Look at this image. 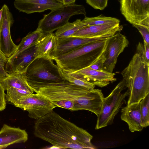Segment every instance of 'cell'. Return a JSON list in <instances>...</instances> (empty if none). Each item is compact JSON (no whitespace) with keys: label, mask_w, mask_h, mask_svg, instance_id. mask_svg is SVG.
I'll return each mask as SVG.
<instances>
[{"label":"cell","mask_w":149,"mask_h":149,"mask_svg":"<svg viewBox=\"0 0 149 149\" xmlns=\"http://www.w3.org/2000/svg\"><path fill=\"white\" fill-rule=\"evenodd\" d=\"M34 134L56 148H95L92 135L53 111L36 121Z\"/></svg>","instance_id":"obj_1"},{"label":"cell","mask_w":149,"mask_h":149,"mask_svg":"<svg viewBox=\"0 0 149 149\" xmlns=\"http://www.w3.org/2000/svg\"><path fill=\"white\" fill-rule=\"evenodd\" d=\"M108 38L89 42L66 54L51 59L63 72L78 71L90 66L102 56Z\"/></svg>","instance_id":"obj_2"},{"label":"cell","mask_w":149,"mask_h":149,"mask_svg":"<svg viewBox=\"0 0 149 149\" xmlns=\"http://www.w3.org/2000/svg\"><path fill=\"white\" fill-rule=\"evenodd\" d=\"M149 65L136 53L121 72L129 92L127 105L139 102L149 94Z\"/></svg>","instance_id":"obj_3"},{"label":"cell","mask_w":149,"mask_h":149,"mask_svg":"<svg viewBox=\"0 0 149 149\" xmlns=\"http://www.w3.org/2000/svg\"><path fill=\"white\" fill-rule=\"evenodd\" d=\"M24 74L28 84L33 90L44 84L67 81L61 69L50 58H35L28 66Z\"/></svg>","instance_id":"obj_4"},{"label":"cell","mask_w":149,"mask_h":149,"mask_svg":"<svg viewBox=\"0 0 149 149\" xmlns=\"http://www.w3.org/2000/svg\"><path fill=\"white\" fill-rule=\"evenodd\" d=\"M90 90L67 80L63 82L44 84L34 89L33 91L49 99L57 107L63 102L74 101Z\"/></svg>","instance_id":"obj_5"},{"label":"cell","mask_w":149,"mask_h":149,"mask_svg":"<svg viewBox=\"0 0 149 149\" xmlns=\"http://www.w3.org/2000/svg\"><path fill=\"white\" fill-rule=\"evenodd\" d=\"M125 87V82L122 80L107 97H104L101 111L97 116L96 130L113 123L116 115L123 104L125 103V97L129 95L128 90L124 93H121Z\"/></svg>","instance_id":"obj_6"},{"label":"cell","mask_w":149,"mask_h":149,"mask_svg":"<svg viewBox=\"0 0 149 149\" xmlns=\"http://www.w3.org/2000/svg\"><path fill=\"white\" fill-rule=\"evenodd\" d=\"M86 14L85 8L82 5L73 4L63 5L44 15L39 22L37 29L43 34L53 32L68 22L72 16L83 14L85 16Z\"/></svg>","instance_id":"obj_7"},{"label":"cell","mask_w":149,"mask_h":149,"mask_svg":"<svg viewBox=\"0 0 149 149\" xmlns=\"http://www.w3.org/2000/svg\"><path fill=\"white\" fill-rule=\"evenodd\" d=\"M120 11L131 24L149 27V0H120Z\"/></svg>","instance_id":"obj_8"},{"label":"cell","mask_w":149,"mask_h":149,"mask_svg":"<svg viewBox=\"0 0 149 149\" xmlns=\"http://www.w3.org/2000/svg\"><path fill=\"white\" fill-rule=\"evenodd\" d=\"M14 105L27 111L29 117L37 120L52 111L56 107L49 99L36 93L22 98Z\"/></svg>","instance_id":"obj_9"},{"label":"cell","mask_w":149,"mask_h":149,"mask_svg":"<svg viewBox=\"0 0 149 149\" xmlns=\"http://www.w3.org/2000/svg\"><path fill=\"white\" fill-rule=\"evenodd\" d=\"M129 44V41L126 37L119 32L108 38L102 54L104 59L103 70L113 73L118 56Z\"/></svg>","instance_id":"obj_10"},{"label":"cell","mask_w":149,"mask_h":149,"mask_svg":"<svg viewBox=\"0 0 149 149\" xmlns=\"http://www.w3.org/2000/svg\"><path fill=\"white\" fill-rule=\"evenodd\" d=\"M3 9V21L0 33V50L7 58L15 53L17 45L13 42L11 37L10 27L14 22L12 15L8 6L4 4Z\"/></svg>","instance_id":"obj_11"},{"label":"cell","mask_w":149,"mask_h":149,"mask_svg":"<svg viewBox=\"0 0 149 149\" xmlns=\"http://www.w3.org/2000/svg\"><path fill=\"white\" fill-rule=\"evenodd\" d=\"M104 97L101 90L91 89L74 100L71 111L86 110L97 116L101 111Z\"/></svg>","instance_id":"obj_12"},{"label":"cell","mask_w":149,"mask_h":149,"mask_svg":"<svg viewBox=\"0 0 149 149\" xmlns=\"http://www.w3.org/2000/svg\"><path fill=\"white\" fill-rule=\"evenodd\" d=\"M110 37L84 38L70 36L57 38L56 47L50 55L52 58L60 56L72 52L82 45L94 41L107 39Z\"/></svg>","instance_id":"obj_13"},{"label":"cell","mask_w":149,"mask_h":149,"mask_svg":"<svg viewBox=\"0 0 149 149\" xmlns=\"http://www.w3.org/2000/svg\"><path fill=\"white\" fill-rule=\"evenodd\" d=\"M123 28L120 24L85 25L70 36L84 38L111 37L117 32L121 31Z\"/></svg>","instance_id":"obj_14"},{"label":"cell","mask_w":149,"mask_h":149,"mask_svg":"<svg viewBox=\"0 0 149 149\" xmlns=\"http://www.w3.org/2000/svg\"><path fill=\"white\" fill-rule=\"evenodd\" d=\"M14 4L18 10L27 14L52 10L64 5L54 0H15Z\"/></svg>","instance_id":"obj_15"},{"label":"cell","mask_w":149,"mask_h":149,"mask_svg":"<svg viewBox=\"0 0 149 149\" xmlns=\"http://www.w3.org/2000/svg\"><path fill=\"white\" fill-rule=\"evenodd\" d=\"M36 45L19 53L11 62L7 63L6 70L8 73L12 72L24 73L30 63L36 58Z\"/></svg>","instance_id":"obj_16"},{"label":"cell","mask_w":149,"mask_h":149,"mask_svg":"<svg viewBox=\"0 0 149 149\" xmlns=\"http://www.w3.org/2000/svg\"><path fill=\"white\" fill-rule=\"evenodd\" d=\"M28 139V134L24 130L4 124L0 131V149L13 144L24 143Z\"/></svg>","instance_id":"obj_17"},{"label":"cell","mask_w":149,"mask_h":149,"mask_svg":"<svg viewBox=\"0 0 149 149\" xmlns=\"http://www.w3.org/2000/svg\"><path fill=\"white\" fill-rule=\"evenodd\" d=\"M120 118L127 124L131 132L141 131L143 128L141 125L140 102L127 105L123 107Z\"/></svg>","instance_id":"obj_18"},{"label":"cell","mask_w":149,"mask_h":149,"mask_svg":"<svg viewBox=\"0 0 149 149\" xmlns=\"http://www.w3.org/2000/svg\"><path fill=\"white\" fill-rule=\"evenodd\" d=\"M83 75L90 82L100 87H105L116 81L115 73L93 70L89 67L74 72Z\"/></svg>","instance_id":"obj_19"},{"label":"cell","mask_w":149,"mask_h":149,"mask_svg":"<svg viewBox=\"0 0 149 149\" xmlns=\"http://www.w3.org/2000/svg\"><path fill=\"white\" fill-rule=\"evenodd\" d=\"M57 38L53 32L43 34L36 45V58H51L55 48Z\"/></svg>","instance_id":"obj_20"},{"label":"cell","mask_w":149,"mask_h":149,"mask_svg":"<svg viewBox=\"0 0 149 149\" xmlns=\"http://www.w3.org/2000/svg\"><path fill=\"white\" fill-rule=\"evenodd\" d=\"M5 90L13 87L31 92H34L33 89L28 84L24 73L12 72L1 83Z\"/></svg>","instance_id":"obj_21"},{"label":"cell","mask_w":149,"mask_h":149,"mask_svg":"<svg viewBox=\"0 0 149 149\" xmlns=\"http://www.w3.org/2000/svg\"><path fill=\"white\" fill-rule=\"evenodd\" d=\"M43 34L40 31L37 29L28 33L22 39L19 44L17 46L14 54L8 58L7 63L11 62L19 53L24 50L36 45Z\"/></svg>","instance_id":"obj_22"},{"label":"cell","mask_w":149,"mask_h":149,"mask_svg":"<svg viewBox=\"0 0 149 149\" xmlns=\"http://www.w3.org/2000/svg\"><path fill=\"white\" fill-rule=\"evenodd\" d=\"M85 25L80 19L74 22H69L57 30L54 33L57 38L70 36Z\"/></svg>","instance_id":"obj_23"},{"label":"cell","mask_w":149,"mask_h":149,"mask_svg":"<svg viewBox=\"0 0 149 149\" xmlns=\"http://www.w3.org/2000/svg\"><path fill=\"white\" fill-rule=\"evenodd\" d=\"M61 72L64 78L68 81L89 89L94 88L95 86L89 82L83 75L76 72H66L61 70Z\"/></svg>","instance_id":"obj_24"},{"label":"cell","mask_w":149,"mask_h":149,"mask_svg":"<svg viewBox=\"0 0 149 149\" xmlns=\"http://www.w3.org/2000/svg\"><path fill=\"white\" fill-rule=\"evenodd\" d=\"M6 91V100L13 105L22 98L34 93L13 87L8 88Z\"/></svg>","instance_id":"obj_25"},{"label":"cell","mask_w":149,"mask_h":149,"mask_svg":"<svg viewBox=\"0 0 149 149\" xmlns=\"http://www.w3.org/2000/svg\"><path fill=\"white\" fill-rule=\"evenodd\" d=\"M86 26L100 25L108 24H120L119 19L115 17H107L102 15L98 16L88 17H85L81 20Z\"/></svg>","instance_id":"obj_26"},{"label":"cell","mask_w":149,"mask_h":149,"mask_svg":"<svg viewBox=\"0 0 149 149\" xmlns=\"http://www.w3.org/2000/svg\"><path fill=\"white\" fill-rule=\"evenodd\" d=\"M140 102L141 125L143 128H146L149 125V94Z\"/></svg>","instance_id":"obj_27"},{"label":"cell","mask_w":149,"mask_h":149,"mask_svg":"<svg viewBox=\"0 0 149 149\" xmlns=\"http://www.w3.org/2000/svg\"><path fill=\"white\" fill-rule=\"evenodd\" d=\"M136 53L149 65V45L144 42L143 43L139 42L136 46Z\"/></svg>","instance_id":"obj_28"},{"label":"cell","mask_w":149,"mask_h":149,"mask_svg":"<svg viewBox=\"0 0 149 149\" xmlns=\"http://www.w3.org/2000/svg\"><path fill=\"white\" fill-rule=\"evenodd\" d=\"M8 59L0 50V83L8 75L5 69Z\"/></svg>","instance_id":"obj_29"},{"label":"cell","mask_w":149,"mask_h":149,"mask_svg":"<svg viewBox=\"0 0 149 149\" xmlns=\"http://www.w3.org/2000/svg\"><path fill=\"white\" fill-rule=\"evenodd\" d=\"M86 2L96 9L104 10L107 6L108 0H86Z\"/></svg>","instance_id":"obj_30"},{"label":"cell","mask_w":149,"mask_h":149,"mask_svg":"<svg viewBox=\"0 0 149 149\" xmlns=\"http://www.w3.org/2000/svg\"><path fill=\"white\" fill-rule=\"evenodd\" d=\"M140 33L143 39V42L149 45V27L138 25L132 24Z\"/></svg>","instance_id":"obj_31"},{"label":"cell","mask_w":149,"mask_h":149,"mask_svg":"<svg viewBox=\"0 0 149 149\" xmlns=\"http://www.w3.org/2000/svg\"><path fill=\"white\" fill-rule=\"evenodd\" d=\"M5 89L0 83V112L6 108V102Z\"/></svg>","instance_id":"obj_32"},{"label":"cell","mask_w":149,"mask_h":149,"mask_svg":"<svg viewBox=\"0 0 149 149\" xmlns=\"http://www.w3.org/2000/svg\"><path fill=\"white\" fill-rule=\"evenodd\" d=\"M104 59L102 56L96 61L89 66L94 70L98 71L103 70V65Z\"/></svg>","instance_id":"obj_33"},{"label":"cell","mask_w":149,"mask_h":149,"mask_svg":"<svg viewBox=\"0 0 149 149\" xmlns=\"http://www.w3.org/2000/svg\"><path fill=\"white\" fill-rule=\"evenodd\" d=\"M76 0H63L64 5H69L74 3Z\"/></svg>","instance_id":"obj_34"},{"label":"cell","mask_w":149,"mask_h":149,"mask_svg":"<svg viewBox=\"0 0 149 149\" xmlns=\"http://www.w3.org/2000/svg\"><path fill=\"white\" fill-rule=\"evenodd\" d=\"M2 13H3V9L1 8L0 9V33L1 30V27L3 21V16H2Z\"/></svg>","instance_id":"obj_35"},{"label":"cell","mask_w":149,"mask_h":149,"mask_svg":"<svg viewBox=\"0 0 149 149\" xmlns=\"http://www.w3.org/2000/svg\"><path fill=\"white\" fill-rule=\"evenodd\" d=\"M58 2L63 4V0H54Z\"/></svg>","instance_id":"obj_36"}]
</instances>
